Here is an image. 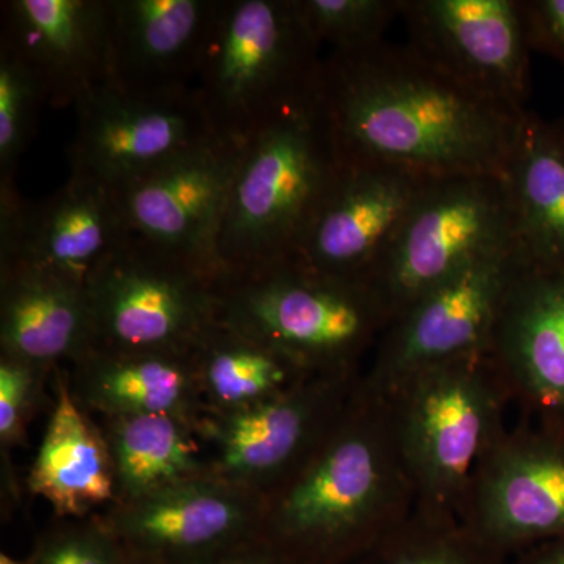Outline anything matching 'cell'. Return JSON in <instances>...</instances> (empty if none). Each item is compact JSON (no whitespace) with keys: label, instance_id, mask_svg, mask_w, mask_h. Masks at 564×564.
<instances>
[{"label":"cell","instance_id":"obj_29","mask_svg":"<svg viewBox=\"0 0 564 564\" xmlns=\"http://www.w3.org/2000/svg\"><path fill=\"white\" fill-rule=\"evenodd\" d=\"M44 102L46 93L39 77L0 46V182H14L18 163L35 132Z\"/></svg>","mask_w":564,"mask_h":564},{"label":"cell","instance_id":"obj_13","mask_svg":"<svg viewBox=\"0 0 564 564\" xmlns=\"http://www.w3.org/2000/svg\"><path fill=\"white\" fill-rule=\"evenodd\" d=\"M459 521L508 556L564 536V430L525 417L486 454Z\"/></svg>","mask_w":564,"mask_h":564},{"label":"cell","instance_id":"obj_22","mask_svg":"<svg viewBox=\"0 0 564 564\" xmlns=\"http://www.w3.org/2000/svg\"><path fill=\"white\" fill-rule=\"evenodd\" d=\"M91 348L87 291L29 270H0V356L55 373Z\"/></svg>","mask_w":564,"mask_h":564},{"label":"cell","instance_id":"obj_31","mask_svg":"<svg viewBox=\"0 0 564 564\" xmlns=\"http://www.w3.org/2000/svg\"><path fill=\"white\" fill-rule=\"evenodd\" d=\"M54 373L31 364L0 356V447L9 454L24 444L28 426L43 395L44 386Z\"/></svg>","mask_w":564,"mask_h":564},{"label":"cell","instance_id":"obj_2","mask_svg":"<svg viewBox=\"0 0 564 564\" xmlns=\"http://www.w3.org/2000/svg\"><path fill=\"white\" fill-rule=\"evenodd\" d=\"M414 508L391 408L361 380L328 440L265 497L261 544L289 564H350Z\"/></svg>","mask_w":564,"mask_h":564},{"label":"cell","instance_id":"obj_20","mask_svg":"<svg viewBox=\"0 0 564 564\" xmlns=\"http://www.w3.org/2000/svg\"><path fill=\"white\" fill-rule=\"evenodd\" d=\"M218 0H110L109 84L128 91L195 87Z\"/></svg>","mask_w":564,"mask_h":564},{"label":"cell","instance_id":"obj_25","mask_svg":"<svg viewBox=\"0 0 564 564\" xmlns=\"http://www.w3.org/2000/svg\"><path fill=\"white\" fill-rule=\"evenodd\" d=\"M95 421L113 463L115 503L132 502L182 481L215 474L206 421L172 415H118Z\"/></svg>","mask_w":564,"mask_h":564},{"label":"cell","instance_id":"obj_33","mask_svg":"<svg viewBox=\"0 0 564 564\" xmlns=\"http://www.w3.org/2000/svg\"><path fill=\"white\" fill-rule=\"evenodd\" d=\"M510 564H564V536L519 552L511 556Z\"/></svg>","mask_w":564,"mask_h":564},{"label":"cell","instance_id":"obj_6","mask_svg":"<svg viewBox=\"0 0 564 564\" xmlns=\"http://www.w3.org/2000/svg\"><path fill=\"white\" fill-rule=\"evenodd\" d=\"M318 50L296 0H218L195 80L215 133L245 143L310 95Z\"/></svg>","mask_w":564,"mask_h":564},{"label":"cell","instance_id":"obj_12","mask_svg":"<svg viewBox=\"0 0 564 564\" xmlns=\"http://www.w3.org/2000/svg\"><path fill=\"white\" fill-rule=\"evenodd\" d=\"M361 380L362 372L310 375L265 402L209 415L214 473L265 499L328 440Z\"/></svg>","mask_w":564,"mask_h":564},{"label":"cell","instance_id":"obj_26","mask_svg":"<svg viewBox=\"0 0 564 564\" xmlns=\"http://www.w3.org/2000/svg\"><path fill=\"white\" fill-rule=\"evenodd\" d=\"M209 415L265 402L310 377L288 358L218 322L192 351Z\"/></svg>","mask_w":564,"mask_h":564},{"label":"cell","instance_id":"obj_11","mask_svg":"<svg viewBox=\"0 0 564 564\" xmlns=\"http://www.w3.org/2000/svg\"><path fill=\"white\" fill-rule=\"evenodd\" d=\"M263 503L259 494L209 474L98 514L133 563L215 564L262 545Z\"/></svg>","mask_w":564,"mask_h":564},{"label":"cell","instance_id":"obj_19","mask_svg":"<svg viewBox=\"0 0 564 564\" xmlns=\"http://www.w3.org/2000/svg\"><path fill=\"white\" fill-rule=\"evenodd\" d=\"M0 46L39 77L51 106L87 101L109 80L110 0H10Z\"/></svg>","mask_w":564,"mask_h":564},{"label":"cell","instance_id":"obj_30","mask_svg":"<svg viewBox=\"0 0 564 564\" xmlns=\"http://www.w3.org/2000/svg\"><path fill=\"white\" fill-rule=\"evenodd\" d=\"M99 514L58 519L39 540L25 564H128Z\"/></svg>","mask_w":564,"mask_h":564},{"label":"cell","instance_id":"obj_18","mask_svg":"<svg viewBox=\"0 0 564 564\" xmlns=\"http://www.w3.org/2000/svg\"><path fill=\"white\" fill-rule=\"evenodd\" d=\"M488 355L525 417L564 430V272L522 263Z\"/></svg>","mask_w":564,"mask_h":564},{"label":"cell","instance_id":"obj_7","mask_svg":"<svg viewBox=\"0 0 564 564\" xmlns=\"http://www.w3.org/2000/svg\"><path fill=\"white\" fill-rule=\"evenodd\" d=\"M91 350L187 355L220 322L218 276L137 236L87 285Z\"/></svg>","mask_w":564,"mask_h":564},{"label":"cell","instance_id":"obj_16","mask_svg":"<svg viewBox=\"0 0 564 564\" xmlns=\"http://www.w3.org/2000/svg\"><path fill=\"white\" fill-rule=\"evenodd\" d=\"M242 150L217 137L115 192L129 232L220 278L218 232Z\"/></svg>","mask_w":564,"mask_h":564},{"label":"cell","instance_id":"obj_21","mask_svg":"<svg viewBox=\"0 0 564 564\" xmlns=\"http://www.w3.org/2000/svg\"><path fill=\"white\" fill-rule=\"evenodd\" d=\"M74 402L93 419L118 415H172L204 422L192 352L91 350L66 369Z\"/></svg>","mask_w":564,"mask_h":564},{"label":"cell","instance_id":"obj_3","mask_svg":"<svg viewBox=\"0 0 564 564\" xmlns=\"http://www.w3.org/2000/svg\"><path fill=\"white\" fill-rule=\"evenodd\" d=\"M344 165L315 88L245 141L218 232L220 278L295 261Z\"/></svg>","mask_w":564,"mask_h":564},{"label":"cell","instance_id":"obj_36","mask_svg":"<svg viewBox=\"0 0 564 564\" xmlns=\"http://www.w3.org/2000/svg\"><path fill=\"white\" fill-rule=\"evenodd\" d=\"M128 564H139V563H133V562H131V560H129Z\"/></svg>","mask_w":564,"mask_h":564},{"label":"cell","instance_id":"obj_35","mask_svg":"<svg viewBox=\"0 0 564 564\" xmlns=\"http://www.w3.org/2000/svg\"><path fill=\"white\" fill-rule=\"evenodd\" d=\"M0 564H25L24 562H20V560L13 558V556L7 555L6 552L0 554Z\"/></svg>","mask_w":564,"mask_h":564},{"label":"cell","instance_id":"obj_28","mask_svg":"<svg viewBox=\"0 0 564 564\" xmlns=\"http://www.w3.org/2000/svg\"><path fill=\"white\" fill-rule=\"evenodd\" d=\"M307 31L332 52L366 50L384 41L402 0H296Z\"/></svg>","mask_w":564,"mask_h":564},{"label":"cell","instance_id":"obj_1","mask_svg":"<svg viewBox=\"0 0 564 564\" xmlns=\"http://www.w3.org/2000/svg\"><path fill=\"white\" fill-rule=\"evenodd\" d=\"M318 102L344 162L383 163L421 176L503 177L525 111L485 98L408 44L329 52Z\"/></svg>","mask_w":564,"mask_h":564},{"label":"cell","instance_id":"obj_9","mask_svg":"<svg viewBox=\"0 0 564 564\" xmlns=\"http://www.w3.org/2000/svg\"><path fill=\"white\" fill-rule=\"evenodd\" d=\"M524 262L511 243L426 292L386 328L362 372L364 388L384 397L423 369L488 352L505 296Z\"/></svg>","mask_w":564,"mask_h":564},{"label":"cell","instance_id":"obj_17","mask_svg":"<svg viewBox=\"0 0 564 564\" xmlns=\"http://www.w3.org/2000/svg\"><path fill=\"white\" fill-rule=\"evenodd\" d=\"M430 180L383 163L345 162L293 262L367 284Z\"/></svg>","mask_w":564,"mask_h":564},{"label":"cell","instance_id":"obj_27","mask_svg":"<svg viewBox=\"0 0 564 564\" xmlns=\"http://www.w3.org/2000/svg\"><path fill=\"white\" fill-rule=\"evenodd\" d=\"M456 516L413 513L350 564H510Z\"/></svg>","mask_w":564,"mask_h":564},{"label":"cell","instance_id":"obj_24","mask_svg":"<svg viewBox=\"0 0 564 564\" xmlns=\"http://www.w3.org/2000/svg\"><path fill=\"white\" fill-rule=\"evenodd\" d=\"M503 182L524 261L564 272V117L525 111Z\"/></svg>","mask_w":564,"mask_h":564},{"label":"cell","instance_id":"obj_23","mask_svg":"<svg viewBox=\"0 0 564 564\" xmlns=\"http://www.w3.org/2000/svg\"><path fill=\"white\" fill-rule=\"evenodd\" d=\"M55 404L29 491L46 500L57 519L90 518L117 500L113 463L98 422L74 402L66 367L54 373Z\"/></svg>","mask_w":564,"mask_h":564},{"label":"cell","instance_id":"obj_4","mask_svg":"<svg viewBox=\"0 0 564 564\" xmlns=\"http://www.w3.org/2000/svg\"><path fill=\"white\" fill-rule=\"evenodd\" d=\"M220 322L265 345L307 375L364 372L389 326L383 304L362 282L299 262L218 278Z\"/></svg>","mask_w":564,"mask_h":564},{"label":"cell","instance_id":"obj_34","mask_svg":"<svg viewBox=\"0 0 564 564\" xmlns=\"http://www.w3.org/2000/svg\"><path fill=\"white\" fill-rule=\"evenodd\" d=\"M215 564H289L280 556L274 555L273 552L267 551L263 545H256L250 551H245L242 554L229 556Z\"/></svg>","mask_w":564,"mask_h":564},{"label":"cell","instance_id":"obj_32","mask_svg":"<svg viewBox=\"0 0 564 564\" xmlns=\"http://www.w3.org/2000/svg\"><path fill=\"white\" fill-rule=\"evenodd\" d=\"M530 47L564 66V0H522Z\"/></svg>","mask_w":564,"mask_h":564},{"label":"cell","instance_id":"obj_5","mask_svg":"<svg viewBox=\"0 0 564 564\" xmlns=\"http://www.w3.org/2000/svg\"><path fill=\"white\" fill-rule=\"evenodd\" d=\"M415 508L459 518L478 466L507 430L511 393L488 352L423 369L388 395Z\"/></svg>","mask_w":564,"mask_h":564},{"label":"cell","instance_id":"obj_8","mask_svg":"<svg viewBox=\"0 0 564 564\" xmlns=\"http://www.w3.org/2000/svg\"><path fill=\"white\" fill-rule=\"evenodd\" d=\"M516 243L503 177H436L425 185L367 278L389 325L464 267Z\"/></svg>","mask_w":564,"mask_h":564},{"label":"cell","instance_id":"obj_15","mask_svg":"<svg viewBox=\"0 0 564 564\" xmlns=\"http://www.w3.org/2000/svg\"><path fill=\"white\" fill-rule=\"evenodd\" d=\"M408 46L470 90L524 111L530 47L521 0H402Z\"/></svg>","mask_w":564,"mask_h":564},{"label":"cell","instance_id":"obj_14","mask_svg":"<svg viewBox=\"0 0 564 564\" xmlns=\"http://www.w3.org/2000/svg\"><path fill=\"white\" fill-rule=\"evenodd\" d=\"M117 193L73 176L40 202L0 184V270H29L87 291L88 282L129 239Z\"/></svg>","mask_w":564,"mask_h":564},{"label":"cell","instance_id":"obj_10","mask_svg":"<svg viewBox=\"0 0 564 564\" xmlns=\"http://www.w3.org/2000/svg\"><path fill=\"white\" fill-rule=\"evenodd\" d=\"M76 113L70 174L113 192L218 137L195 87L128 91L107 82Z\"/></svg>","mask_w":564,"mask_h":564}]
</instances>
